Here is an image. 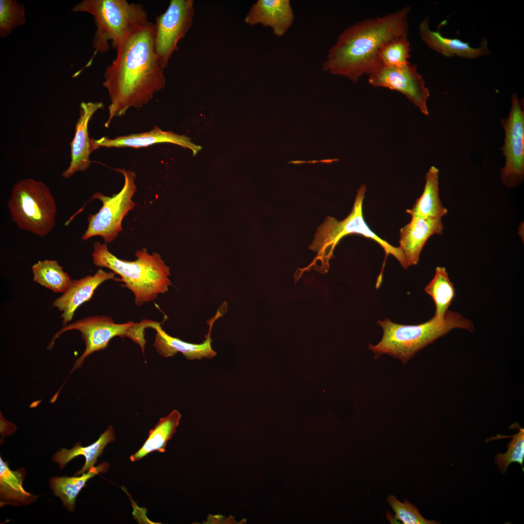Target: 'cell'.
Masks as SVG:
<instances>
[{"instance_id":"19","label":"cell","mask_w":524,"mask_h":524,"mask_svg":"<svg viewBox=\"0 0 524 524\" xmlns=\"http://www.w3.org/2000/svg\"><path fill=\"white\" fill-rule=\"evenodd\" d=\"M419 33L421 39L428 47L446 57L457 56L475 58L490 54L487 41L485 39H483L479 48H471L467 42H464L457 38H445L439 31L430 30L428 17L425 18L420 23Z\"/></svg>"},{"instance_id":"30","label":"cell","mask_w":524,"mask_h":524,"mask_svg":"<svg viewBox=\"0 0 524 524\" xmlns=\"http://www.w3.org/2000/svg\"><path fill=\"white\" fill-rule=\"evenodd\" d=\"M387 501L394 512V519L400 521L404 524H436L434 520H428L424 518L417 508L406 499L401 502L393 495L387 498Z\"/></svg>"},{"instance_id":"10","label":"cell","mask_w":524,"mask_h":524,"mask_svg":"<svg viewBox=\"0 0 524 524\" xmlns=\"http://www.w3.org/2000/svg\"><path fill=\"white\" fill-rule=\"evenodd\" d=\"M193 0H171L166 11L156 17L154 24V46L164 69L192 24L195 15Z\"/></svg>"},{"instance_id":"6","label":"cell","mask_w":524,"mask_h":524,"mask_svg":"<svg viewBox=\"0 0 524 524\" xmlns=\"http://www.w3.org/2000/svg\"><path fill=\"white\" fill-rule=\"evenodd\" d=\"M7 204L19 229L44 237L54 228L57 205L44 182L31 178L18 180L13 186Z\"/></svg>"},{"instance_id":"18","label":"cell","mask_w":524,"mask_h":524,"mask_svg":"<svg viewBox=\"0 0 524 524\" xmlns=\"http://www.w3.org/2000/svg\"><path fill=\"white\" fill-rule=\"evenodd\" d=\"M219 316L216 314L210 323L209 333L206 336V340L201 344L187 343L172 337L167 334L160 325L154 329L156 334L153 345L157 352L164 358L172 357L180 352L189 360H201L204 358L211 359L217 353L211 346V332L213 322Z\"/></svg>"},{"instance_id":"5","label":"cell","mask_w":524,"mask_h":524,"mask_svg":"<svg viewBox=\"0 0 524 524\" xmlns=\"http://www.w3.org/2000/svg\"><path fill=\"white\" fill-rule=\"evenodd\" d=\"M70 11L92 15L97 28L93 39L94 53L85 66L86 68L91 66L97 53L109 51V42L116 49L136 30L150 22L141 4L129 3L126 0H83Z\"/></svg>"},{"instance_id":"16","label":"cell","mask_w":524,"mask_h":524,"mask_svg":"<svg viewBox=\"0 0 524 524\" xmlns=\"http://www.w3.org/2000/svg\"><path fill=\"white\" fill-rule=\"evenodd\" d=\"M115 273L98 269L94 275H88L79 279L71 280L63 294L56 298L52 306L62 312L63 325L71 321L77 309L89 301L97 288L104 281L115 280Z\"/></svg>"},{"instance_id":"11","label":"cell","mask_w":524,"mask_h":524,"mask_svg":"<svg viewBox=\"0 0 524 524\" xmlns=\"http://www.w3.org/2000/svg\"><path fill=\"white\" fill-rule=\"evenodd\" d=\"M511 101L508 117L501 121L506 134L502 148L506 164L501 169V179L509 188L518 186L524 177V112L517 95H512Z\"/></svg>"},{"instance_id":"7","label":"cell","mask_w":524,"mask_h":524,"mask_svg":"<svg viewBox=\"0 0 524 524\" xmlns=\"http://www.w3.org/2000/svg\"><path fill=\"white\" fill-rule=\"evenodd\" d=\"M161 324L158 322L144 319L139 323L132 321L122 324L115 323L105 315H96L84 318L73 323L64 326L52 338L48 349H51L55 340L63 333L70 330L79 331L85 345L82 355L76 360L70 374L81 368L85 359L95 352L106 349L110 341L115 337L128 338L138 344L144 353L146 340L145 331L147 328L154 329Z\"/></svg>"},{"instance_id":"22","label":"cell","mask_w":524,"mask_h":524,"mask_svg":"<svg viewBox=\"0 0 524 524\" xmlns=\"http://www.w3.org/2000/svg\"><path fill=\"white\" fill-rule=\"evenodd\" d=\"M406 212L411 217L442 218L448 211L440 197L439 170L432 166L426 175V183L421 196Z\"/></svg>"},{"instance_id":"20","label":"cell","mask_w":524,"mask_h":524,"mask_svg":"<svg viewBox=\"0 0 524 524\" xmlns=\"http://www.w3.org/2000/svg\"><path fill=\"white\" fill-rule=\"evenodd\" d=\"M26 472L24 468L11 470L0 457V505L19 506L34 503L39 496L27 491L23 487Z\"/></svg>"},{"instance_id":"24","label":"cell","mask_w":524,"mask_h":524,"mask_svg":"<svg viewBox=\"0 0 524 524\" xmlns=\"http://www.w3.org/2000/svg\"><path fill=\"white\" fill-rule=\"evenodd\" d=\"M180 418L181 414L177 410H173L167 416L161 418L149 430L148 437L142 446L130 456L131 460L138 461L155 451L164 453L167 442L175 433Z\"/></svg>"},{"instance_id":"15","label":"cell","mask_w":524,"mask_h":524,"mask_svg":"<svg viewBox=\"0 0 524 524\" xmlns=\"http://www.w3.org/2000/svg\"><path fill=\"white\" fill-rule=\"evenodd\" d=\"M440 218L412 217L400 229L399 247L405 258L406 268L416 265L428 239L435 234H442L444 226Z\"/></svg>"},{"instance_id":"3","label":"cell","mask_w":524,"mask_h":524,"mask_svg":"<svg viewBox=\"0 0 524 524\" xmlns=\"http://www.w3.org/2000/svg\"><path fill=\"white\" fill-rule=\"evenodd\" d=\"M93 263L106 267L120 276L115 281L123 282L134 295L137 306L156 299L159 294L168 291L172 283L169 278L170 268L156 252L149 254L146 248L137 251L134 261L120 259L110 252L107 244L94 243Z\"/></svg>"},{"instance_id":"17","label":"cell","mask_w":524,"mask_h":524,"mask_svg":"<svg viewBox=\"0 0 524 524\" xmlns=\"http://www.w3.org/2000/svg\"><path fill=\"white\" fill-rule=\"evenodd\" d=\"M290 0H258L249 10L245 18L246 24H262L270 28L278 37L284 35L294 21Z\"/></svg>"},{"instance_id":"8","label":"cell","mask_w":524,"mask_h":524,"mask_svg":"<svg viewBox=\"0 0 524 524\" xmlns=\"http://www.w3.org/2000/svg\"><path fill=\"white\" fill-rule=\"evenodd\" d=\"M366 186L362 184L357 190L352 210L349 215L341 221L328 216L319 227L314 235L310 248L318 253V260L326 263L332 257L337 245L344 237L351 234L361 235L375 241L384 249L386 255L394 256L405 268L404 255L399 247H395L380 238L368 227L363 215V203Z\"/></svg>"},{"instance_id":"4","label":"cell","mask_w":524,"mask_h":524,"mask_svg":"<svg viewBox=\"0 0 524 524\" xmlns=\"http://www.w3.org/2000/svg\"><path fill=\"white\" fill-rule=\"evenodd\" d=\"M383 329L380 341L376 345L369 344L374 358L378 359L384 354L399 359L404 364L419 351L457 328L472 331V322L459 313L448 311L444 318L433 317L424 323L406 325L395 323L388 318L378 321Z\"/></svg>"},{"instance_id":"13","label":"cell","mask_w":524,"mask_h":524,"mask_svg":"<svg viewBox=\"0 0 524 524\" xmlns=\"http://www.w3.org/2000/svg\"><path fill=\"white\" fill-rule=\"evenodd\" d=\"M159 143H171L188 148L192 151L193 155H196L201 149L200 146L192 143L190 138L186 136L171 131H163L157 126L147 132L120 136L113 139L107 137L98 139L91 138V142L92 151L101 147L139 148Z\"/></svg>"},{"instance_id":"28","label":"cell","mask_w":524,"mask_h":524,"mask_svg":"<svg viewBox=\"0 0 524 524\" xmlns=\"http://www.w3.org/2000/svg\"><path fill=\"white\" fill-rule=\"evenodd\" d=\"M511 427L519 429V432L511 436L499 435L493 437L490 440L499 439L504 438H511V440L508 444L507 451L496 454L495 461L502 473H505L509 465L513 462L519 463L524 471L523 464L524 461V429L520 427L517 423L513 424Z\"/></svg>"},{"instance_id":"2","label":"cell","mask_w":524,"mask_h":524,"mask_svg":"<svg viewBox=\"0 0 524 524\" xmlns=\"http://www.w3.org/2000/svg\"><path fill=\"white\" fill-rule=\"evenodd\" d=\"M407 6L382 17L360 21L344 29L329 49L323 71L357 82L380 66L379 54L392 39L408 34Z\"/></svg>"},{"instance_id":"29","label":"cell","mask_w":524,"mask_h":524,"mask_svg":"<svg viewBox=\"0 0 524 524\" xmlns=\"http://www.w3.org/2000/svg\"><path fill=\"white\" fill-rule=\"evenodd\" d=\"M407 36L395 38L383 47L379 54L380 65L399 66L409 63L410 49Z\"/></svg>"},{"instance_id":"23","label":"cell","mask_w":524,"mask_h":524,"mask_svg":"<svg viewBox=\"0 0 524 524\" xmlns=\"http://www.w3.org/2000/svg\"><path fill=\"white\" fill-rule=\"evenodd\" d=\"M109 464L103 462L91 468L86 473L72 477L55 476L49 480V486L53 494L62 500L64 507L70 512L74 510L76 499L87 481L100 473L106 472Z\"/></svg>"},{"instance_id":"1","label":"cell","mask_w":524,"mask_h":524,"mask_svg":"<svg viewBox=\"0 0 524 524\" xmlns=\"http://www.w3.org/2000/svg\"><path fill=\"white\" fill-rule=\"evenodd\" d=\"M154 24L140 27L116 49V55L104 71L103 86L110 98L108 128L113 119L131 107L141 108L165 86L164 68L155 53Z\"/></svg>"},{"instance_id":"9","label":"cell","mask_w":524,"mask_h":524,"mask_svg":"<svg viewBox=\"0 0 524 524\" xmlns=\"http://www.w3.org/2000/svg\"><path fill=\"white\" fill-rule=\"evenodd\" d=\"M115 170L124 175V186L120 192L111 197L101 193L93 195L92 198L100 200L102 205L98 212L88 217L87 228L82 236L83 241L98 236L106 244L113 242L122 230L124 217L135 207V202L132 200L137 190L135 173L125 169Z\"/></svg>"},{"instance_id":"14","label":"cell","mask_w":524,"mask_h":524,"mask_svg":"<svg viewBox=\"0 0 524 524\" xmlns=\"http://www.w3.org/2000/svg\"><path fill=\"white\" fill-rule=\"evenodd\" d=\"M103 107L101 102L81 103L79 117L75 125L74 137L70 143L71 161L68 168L62 174L64 178L68 179L75 173L84 171L89 167V157L92 150L88 124L94 114Z\"/></svg>"},{"instance_id":"27","label":"cell","mask_w":524,"mask_h":524,"mask_svg":"<svg viewBox=\"0 0 524 524\" xmlns=\"http://www.w3.org/2000/svg\"><path fill=\"white\" fill-rule=\"evenodd\" d=\"M25 6L16 0H0V37L4 38L26 22Z\"/></svg>"},{"instance_id":"26","label":"cell","mask_w":524,"mask_h":524,"mask_svg":"<svg viewBox=\"0 0 524 524\" xmlns=\"http://www.w3.org/2000/svg\"><path fill=\"white\" fill-rule=\"evenodd\" d=\"M32 269L33 281L55 293H64L71 280L55 260L39 261Z\"/></svg>"},{"instance_id":"25","label":"cell","mask_w":524,"mask_h":524,"mask_svg":"<svg viewBox=\"0 0 524 524\" xmlns=\"http://www.w3.org/2000/svg\"><path fill=\"white\" fill-rule=\"evenodd\" d=\"M425 291L434 300L436 310L433 317L444 318L455 296V289L445 267H436L433 278L425 287Z\"/></svg>"},{"instance_id":"12","label":"cell","mask_w":524,"mask_h":524,"mask_svg":"<svg viewBox=\"0 0 524 524\" xmlns=\"http://www.w3.org/2000/svg\"><path fill=\"white\" fill-rule=\"evenodd\" d=\"M369 83L375 87L396 90L406 96L424 115H428L427 100L429 97L425 81L416 65L410 63L399 66L380 65L369 75Z\"/></svg>"},{"instance_id":"21","label":"cell","mask_w":524,"mask_h":524,"mask_svg":"<svg viewBox=\"0 0 524 524\" xmlns=\"http://www.w3.org/2000/svg\"><path fill=\"white\" fill-rule=\"evenodd\" d=\"M115 439V431L111 426H109L99 438L94 443L83 447L78 442L70 449L62 448L56 452L52 458V461L59 464V468L63 469L70 460L79 456L85 457V462L82 468L76 472L74 475H80L94 467L98 458L101 455L106 446Z\"/></svg>"}]
</instances>
